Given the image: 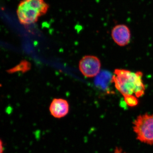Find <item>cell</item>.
<instances>
[{
  "label": "cell",
  "instance_id": "obj_6",
  "mask_svg": "<svg viewBox=\"0 0 153 153\" xmlns=\"http://www.w3.org/2000/svg\"><path fill=\"white\" fill-rule=\"evenodd\" d=\"M69 109L68 101L62 98L54 99L49 106L50 113L56 118H61L66 116L68 114Z\"/></svg>",
  "mask_w": 153,
  "mask_h": 153
},
{
  "label": "cell",
  "instance_id": "obj_8",
  "mask_svg": "<svg viewBox=\"0 0 153 153\" xmlns=\"http://www.w3.org/2000/svg\"><path fill=\"white\" fill-rule=\"evenodd\" d=\"M112 153H129L125 151L123 148L120 147H116Z\"/></svg>",
  "mask_w": 153,
  "mask_h": 153
},
{
  "label": "cell",
  "instance_id": "obj_9",
  "mask_svg": "<svg viewBox=\"0 0 153 153\" xmlns=\"http://www.w3.org/2000/svg\"><path fill=\"white\" fill-rule=\"evenodd\" d=\"M0 148H1V152H0V153H4V146H3V143L2 142V140L1 141V146H0Z\"/></svg>",
  "mask_w": 153,
  "mask_h": 153
},
{
  "label": "cell",
  "instance_id": "obj_4",
  "mask_svg": "<svg viewBox=\"0 0 153 153\" xmlns=\"http://www.w3.org/2000/svg\"><path fill=\"white\" fill-rule=\"evenodd\" d=\"M101 62L98 57L94 55H85L79 63V71L83 76L91 78L99 74L101 68Z\"/></svg>",
  "mask_w": 153,
  "mask_h": 153
},
{
  "label": "cell",
  "instance_id": "obj_3",
  "mask_svg": "<svg viewBox=\"0 0 153 153\" xmlns=\"http://www.w3.org/2000/svg\"><path fill=\"white\" fill-rule=\"evenodd\" d=\"M133 131L137 140L149 146L153 145V114H140L132 123Z\"/></svg>",
  "mask_w": 153,
  "mask_h": 153
},
{
  "label": "cell",
  "instance_id": "obj_1",
  "mask_svg": "<svg viewBox=\"0 0 153 153\" xmlns=\"http://www.w3.org/2000/svg\"><path fill=\"white\" fill-rule=\"evenodd\" d=\"M114 73L111 81L122 95H134L137 98L144 95L146 86L142 71L134 72L127 69L117 68Z\"/></svg>",
  "mask_w": 153,
  "mask_h": 153
},
{
  "label": "cell",
  "instance_id": "obj_7",
  "mask_svg": "<svg viewBox=\"0 0 153 153\" xmlns=\"http://www.w3.org/2000/svg\"><path fill=\"white\" fill-rule=\"evenodd\" d=\"M123 97L124 100L128 106L130 107H134L137 106L138 104V98L136 96L128 94L123 96Z\"/></svg>",
  "mask_w": 153,
  "mask_h": 153
},
{
  "label": "cell",
  "instance_id": "obj_5",
  "mask_svg": "<svg viewBox=\"0 0 153 153\" xmlns=\"http://www.w3.org/2000/svg\"><path fill=\"white\" fill-rule=\"evenodd\" d=\"M111 35L114 43L121 47L128 45L131 39L130 29L125 24L115 25L111 30Z\"/></svg>",
  "mask_w": 153,
  "mask_h": 153
},
{
  "label": "cell",
  "instance_id": "obj_2",
  "mask_svg": "<svg viewBox=\"0 0 153 153\" xmlns=\"http://www.w3.org/2000/svg\"><path fill=\"white\" fill-rule=\"evenodd\" d=\"M49 7L44 0H22L17 9L18 19L22 25L34 24L47 13Z\"/></svg>",
  "mask_w": 153,
  "mask_h": 153
}]
</instances>
